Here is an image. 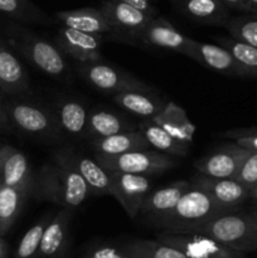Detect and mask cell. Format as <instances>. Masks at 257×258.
I'll use <instances>...</instances> for the list:
<instances>
[{"label":"cell","instance_id":"24","mask_svg":"<svg viewBox=\"0 0 257 258\" xmlns=\"http://www.w3.org/2000/svg\"><path fill=\"white\" fill-rule=\"evenodd\" d=\"M91 146L95 154H103V155H118L128 151L151 149L144 134L139 128L123 131L107 138L93 139L91 141Z\"/></svg>","mask_w":257,"mask_h":258},{"label":"cell","instance_id":"42","mask_svg":"<svg viewBox=\"0 0 257 258\" xmlns=\"http://www.w3.org/2000/svg\"><path fill=\"white\" fill-rule=\"evenodd\" d=\"M8 254V246L3 239V236H0V258H7Z\"/></svg>","mask_w":257,"mask_h":258},{"label":"cell","instance_id":"45","mask_svg":"<svg viewBox=\"0 0 257 258\" xmlns=\"http://www.w3.org/2000/svg\"><path fill=\"white\" fill-rule=\"evenodd\" d=\"M171 3H173L174 5H176V4H179V3H183V2H185V0H170Z\"/></svg>","mask_w":257,"mask_h":258},{"label":"cell","instance_id":"8","mask_svg":"<svg viewBox=\"0 0 257 258\" xmlns=\"http://www.w3.org/2000/svg\"><path fill=\"white\" fill-rule=\"evenodd\" d=\"M156 239L179 249L189 258H246L242 252L229 248L206 234L163 232Z\"/></svg>","mask_w":257,"mask_h":258},{"label":"cell","instance_id":"22","mask_svg":"<svg viewBox=\"0 0 257 258\" xmlns=\"http://www.w3.org/2000/svg\"><path fill=\"white\" fill-rule=\"evenodd\" d=\"M150 120L168 131L180 143L189 146L193 143L196 126L188 117L185 110L173 101L166 102L165 107Z\"/></svg>","mask_w":257,"mask_h":258},{"label":"cell","instance_id":"27","mask_svg":"<svg viewBox=\"0 0 257 258\" xmlns=\"http://www.w3.org/2000/svg\"><path fill=\"white\" fill-rule=\"evenodd\" d=\"M57 117L60 130L73 138H82L87 134L88 112L77 100L65 98L57 102Z\"/></svg>","mask_w":257,"mask_h":258},{"label":"cell","instance_id":"41","mask_svg":"<svg viewBox=\"0 0 257 258\" xmlns=\"http://www.w3.org/2000/svg\"><path fill=\"white\" fill-rule=\"evenodd\" d=\"M10 126L9 118H8L7 108H5V102L0 98V128H7Z\"/></svg>","mask_w":257,"mask_h":258},{"label":"cell","instance_id":"11","mask_svg":"<svg viewBox=\"0 0 257 258\" xmlns=\"http://www.w3.org/2000/svg\"><path fill=\"white\" fill-rule=\"evenodd\" d=\"M103 40V34H92L62 27L55 35L54 44L63 54L78 63H90L103 60L101 54Z\"/></svg>","mask_w":257,"mask_h":258},{"label":"cell","instance_id":"44","mask_svg":"<svg viewBox=\"0 0 257 258\" xmlns=\"http://www.w3.org/2000/svg\"><path fill=\"white\" fill-rule=\"evenodd\" d=\"M248 3L252 5V8H253L254 14H257V0H248Z\"/></svg>","mask_w":257,"mask_h":258},{"label":"cell","instance_id":"38","mask_svg":"<svg viewBox=\"0 0 257 258\" xmlns=\"http://www.w3.org/2000/svg\"><path fill=\"white\" fill-rule=\"evenodd\" d=\"M229 9L237 10L239 13H254L253 8L249 4L248 0H221Z\"/></svg>","mask_w":257,"mask_h":258},{"label":"cell","instance_id":"20","mask_svg":"<svg viewBox=\"0 0 257 258\" xmlns=\"http://www.w3.org/2000/svg\"><path fill=\"white\" fill-rule=\"evenodd\" d=\"M29 91V78L17 55L0 38V92L20 95Z\"/></svg>","mask_w":257,"mask_h":258},{"label":"cell","instance_id":"43","mask_svg":"<svg viewBox=\"0 0 257 258\" xmlns=\"http://www.w3.org/2000/svg\"><path fill=\"white\" fill-rule=\"evenodd\" d=\"M249 199L254 201V203L257 202V183L254 184L251 188V190H249Z\"/></svg>","mask_w":257,"mask_h":258},{"label":"cell","instance_id":"47","mask_svg":"<svg viewBox=\"0 0 257 258\" xmlns=\"http://www.w3.org/2000/svg\"><path fill=\"white\" fill-rule=\"evenodd\" d=\"M253 214H254V217H256V218H257V211H254Z\"/></svg>","mask_w":257,"mask_h":258},{"label":"cell","instance_id":"12","mask_svg":"<svg viewBox=\"0 0 257 258\" xmlns=\"http://www.w3.org/2000/svg\"><path fill=\"white\" fill-rule=\"evenodd\" d=\"M110 20L113 28L112 34L127 39H140L141 33L149 24L153 15L118 0H105L100 8Z\"/></svg>","mask_w":257,"mask_h":258},{"label":"cell","instance_id":"26","mask_svg":"<svg viewBox=\"0 0 257 258\" xmlns=\"http://www.w3.org/2000/svg\"><path fill=\"white\" fill-rule=\"evenodd\" d=\"M32 191L30 188L0 185V236L10 231Z\"/></svg>","mask_w":257,"mask_h":258},{"label":"cell","instance_id":"15","mask_svg":"<svg viewBox=\"0 0 257 258\" xmlns=\"http://www.w3.org/2000/svg\"><path fill=\"white\" fill-rule=\"evenodd\" d=\"M191 185L208 193L217 203L232 211L249 199V188L236 179H219L198 173L190 181Z\"/></svg>","mask_w":257,"mask_h":258},{"label":"cell","instance_id":"3","mask_svg":"<svg viewBox=\"0 0 257 258\" xmlns=\"http://www.w3.org/2000/svg\"><path fill=\"white\" fill-rule=\"evenodd\" d=\"M7 32L13 47L33 67L54 78L67 73L68 63L57 45L20 25H9Z\"/></svg>","mask_w":257,"mask_h":258},{"label":"cell","instance_id":"14","mask_svg":"<svg viewBox=\"0 0 257 258\" xmlns=\"http://www.w3.org/2000/svg\"><path fill=\"white\" fill-rule=\"evenodd\" d=\"M139 40L146 45L173 50L186 57L190 55L191 43H193L191 38L184 35L180 30L176 29L169 20L163 17H154L141 33Z\"/></svg>","mask_w":257,"mask_h":258},{"label":"cell","instance_id":"9","mask_svg":"<svg viewBox=\"0 0 257 258\" xmlns=\"http://www.w3.org/2000/svg\"><path fill=\"white\" fill-rule=\"evenodd\" d=\"M112 189L111 197L116 199L125 209L126 214L131 219H135L140 213L144 201L153 190L149 175L143 174L121 173V171H110Z\"/></svg>","mask_w":257,"mask_h":258},{"label":"cell","instance_id":"28","mask_svg":"<svg viewBox=\"0 0 257 258\" xmlns=\"http://www.w3.org/2000/svg\"><path fill=\"white\" fill-rule=\"evenodd\" d=\"M139 130L144 134L149 145L154 150L168 154L171 156H185L189 153L190 146L180 143L170 135L168 131L156 125L150 118H145L139 123Z\"/></svg>","mask_w":257,"mask_h":258},{"label":"cell","instance_id":"25","mask_svg":"<svg viewBox=\"0 0 257 258\" xmlns=\"http://www.w3.org/2000/svg\"><path fill=\"white\" fill-rule=\"evenodd\" d=\"M113 102L133 115L144 118H151L158 115L166 102L161 100L155 92L146 91H126L116 93L112 97Z\"/></svg>","mask_w":257,"mask_h":258},{"label":"cell","instance_id":"39","mask_svg":"<svg viewBox=\"0 0 257 258\" xmlns=\"http://www.w3.org/2000/svg\"><path fill=\"white\" fill-rule=\"evenodd\" d=\"M251 135H257V126H252V127H243V128H234V130L228 131L226 133V136L231 139H239L243 138V136H251Z\"/></svg>","mask_w":257,"mask_h":258},{"label":"cell","instance_id":"29","mask_svg":"<svg viewBox=\"0 0 257 258\" xmlns=\"http://www.w3.org/2000/svg\"><path fill=\"white\" fill-rule=\"evenodd\" d=\"M134 130L123 117L105 110H93L88 113L87 134L93 139L107 138L123 131Z\"/></svg>","mask_w":257,"mask_h":258},{"label":"cell","instance_id":"37","mask_svg":"<svg viewBox=\"0 0 257 258\" xmlns=\"http://www.w3.org/2000/svg\"><path fill=\"white\" fill-rule=\"evenodd\" d=\"M118 2L133 5V7L143 10L144 13H148V14L153 15V17H156V8L154 5L153 0H118Z\"/></svg>","mask_w":257,"mask_h":258},{"label":"cell","instance_id":"10","mask_svg":"<svg viewBox=\"0 0 257 258\" xmlns=\"http://www.w3.org/2000/svg\"><path fill=\"white\" fill-rule=\"evenodd\" d=\"M54 161L62 163L77 171L93 196H111V173L97 163L96 159L82 155L72 149H62L54 154Z\"/></svg>","mask_w":257,"mask_h":258},{"label":"cell","instance_id":"32","mask_svg":"<svg viewBox=\"0 0 257 258\" xmlns=\"http://www.w3.org/2000/svg\"><path fill=\"white\" fill-rule=\"evenodd\" d=\"M224 28L231 38L257 48V14L242 13L231 17Z\"/></svg>","mask_w":257,"mask_h":258},{"label":"cell","instance_id":"18","mask_svg":"<svg viewBox=\"0 0 257 258\" xmlns=\"http://www.w3.org/2000/svg\"><path fill=\"white\" fill-rule=\"evenodd\" d=\"M189 58L221 75L244 77L243 71L236 62L233 55L219 44H211V43H203L193 39Z\"/></svg>","mask_w":257,"mask_h":258},{"label":"cell","instance_id":"31","mask_svg":"<svg viewBox=\"0 0 257 258\" xmlns=\"http://www.w3.org/2000/svg\"><path fill=\"white\" fill-rule=\"evenodd\" d=\"M219 45L226 48L241 70L243 71L244 77L257 78V48L246 43L238 42L231 37H219Z\"/></svg>","mask_w":257,"mask_h":258},{"label":"cell","instance_id":"16","mask_svg":"<svg viewBox=\"0 0 257 258\" xmlns=\"http://www.w3.org/2000/svg\"><path fill=\"white\" fill-rule=\"evenodd\" d=\"M190 185L189 180H179L156 190H151L144 201L140 213L156 226L174 211L179 199Z\"/></svg>","mask_w":257,"mask_h":258},{"label":"cell","instance_id":"2","mask_svg":"<svg viewBox=\"0 0 257 258\" xmlns=\"http://www.w3.org/2000/svg\"><path fill=\"white\" fill-rule=\"evenodd\" d=\"M231 212L236 211L221 206L208 193L190 185L179 199L174 211L156 227L170 233H194L207 222Z\"/></svg>","mask_w":257,"mask_h":258},{"label":"cell","instance_id":"5","mask_svg":"<svg viewBox=\"0 0 257 258\" xmlns=\"http://www.w3.org/2000/svg\"><path fill=\"white\" fill-rule=\"evenodd\" d=\"M95 159L108 171L143 174L149 176L170 170L175 165V161L171 155L160 153L154 149L134 150L118 155L95 154Z\"/></svg>","mask_w":257,"mask_h":258},{"label":"cell","instance_id":"34","mask_svg":"<svg viewBox=\"0 0 257 258\" xmlns=\"http://www.w3.org/2000/svg\"><path fill=\"white\" fill-rule=\"evenodd\" d=\"M49 219L50 218L45 217V218L40 219L39 222H37L34 226L30 227V228L28 229L27 233L23 236L22 241L19 242V246H18L17 252H15V258L38 257V252H39L43 232H44Z\"/></svg>","mask_w":257,"mask_h":258},{"label":"cell","instance_id":"35","mask_svg":"<svg viewBox=\"0 0 257 258\" xmlns=\"http://www.w3.org/2000/svg\"><path fill=\"white\" fill-rule=\"evenodd\" d=\"M234 179L248 186L249 190H251L252 186L257 183V153L251 151V154L243 161Z\"/></svg>","mask_w":257,"mask_h":258},{"label":"cell","instance_id":"21","mask_svg":"<svg viewBox=\"0 0 257 258\" xmlns=\"http://www.w3.org/2000/svg\"><path fill=\"white\" fill-rule=\"evenodd\" d=\"M63 27L92 34H112L113 28L101 9L86 7L75 10H63L55 14Z\"/></svg>","mask_w":257,"mask_h":258},{"label":"cell","instance_id":"36","mask_svg":"<svg viewBox=\"0 0 257 258\" xmlns=\"http://www.w3.org/2000/svg\"><path fill=\"white\" fill-rule=\"evenodd\" d=\"M85 258H131L126 253L125 249L121 247L108 246V244H101V246L92 247L86 252Z\"/></svg>","mask_w":257,"mask_h":258},{"label":"cell","instance_id":"17","mask_svg":"<svg viewBox=\"0 0 257 258\" xmlns=\"http://www.w3.org/2000/svg\"><path fill=\"white\" fill-rule=\"evenodd\" d=\"M33 183L34 176L27 156L14 146H0V185L33 190Z\"/></svg>","mask_w":257,"mask_h":258},{"label":"cell","instance_id":"23","mask_svg":"<svg viewBox=\"0 0 257 258\" xmlns=\"http://www.w3.org/2000/svg\"><path fill=\"white\" fill-rule=\"evenodd\" d=\"M175 7L181 14L202 24L224 27L231 18L229 8L221 0H185Z\"/></svg>","mask_w":257,"mask_h":258},{"label":"cell","instance_id":"19","mask_svg":"<svg viewBox=\"0 0 257 258\" xmlns=\"http://www.w3.org/2000/svg\"><path fill=\"white\" fill-rule=\"evenodd\" d=\"M72 216L73 211L62 208L49 219L43 232L38 258H59L63 256L67 248Z\"/></svg>","mask_w":257,"mask_h":258},{"label":"cell","instance_id":"1","mask_svg":"<svg viewBox=\"0 0 257 258\" xmlns=\"http://www.w3.org/2000/svg\"><path fill=\"white\" fill-rule=\"evenodd\" d=\"M32 194L60 208L75 211L85 203L91 193L77 171L53 160V163L44 164L34 176Z\"/></svg>","mask_w":257,"mask_h":258},{"label":"cell","instance_id":"33","mask_svg":"<svg viewBox=\"0 0 257 258\" xmlns=\"http://www.w3.org/2000/svg\"><path fill=\"white\" fill-rule=\"evenodd\" d=\"M0 13L24 23H44V13L29 0H0Z\"/></svg>","mask_w":257,"mask_h":258},{"label":"cell","instance_id":"13","mask_svg":"<svg viewBox=\"0 0 257 258\" xmlns=\"http://www.w3.org/2000/svg\"><path fill=\"white\" fill-rule=\"evenodd\" d=\"M251 151L237 143L228 144L194 163L197 171L212 178L234 179Z\"/></svg>","mask_w":257,"mask_h":258},{"label":"cell","instance_id":"30","mask_svg":"<svg viewBox=\"0 0 257 258\" xmlns=\"http://www.w3.org/2000/svg\"><path fill=\"white\" fill-rule=\"evenodd\" d=\"M122 248L131 258H189L179 249L158 239H135Z\"/></svg>","mask_w":257,"mask_h":258},{"label":"cell","instance_id":"7","mask_svg":"<svg viewBox=\"0 0 257 258\" xmlns=\"http://www.w3.org/2000/svg\"><path fill=\"white\" fill-rule=\"evenodd\" d=\"M10 125L37 138H57L60 134L57 117L47 108L28 101L5 102Z\"/></svg>","mask_w":257,"mask_h":258},{"label":"cell","instance_id":"4","mask_svg":"<svg viewBox=\"0 0 257 258\" xmlns=\"http://www.w3.org/2000/svg\"><path fill=\"white\" fill-rule=\"evenodd\" d=\"M194 233L212 237L242 253L257 251V218L253 213L236 211L222 214L204 223Z\"/></svg>","mask_w":257,"mask_h":258},{"label":"cell","instance_id":"40","mask_svg":"<svg viewBox=\"0 0 257 258\" xmlns=\"http://www.w3.org/2000/svg\"><path fill=\"white\" fill-rule=\"evenodd\" d=\"M236 143L241 145L242 148L252 151V153H257V135L243 136V138L236 139Z\"/></svg>","mask_w":257,"mask_h":258},{"label":"cell","instance_id":"6","mask_svg":"<svg viewBox=\"0 0 257 258\" xmlns=\"http://www.w3.org/2000/svg\"><path fill=\"white\" fill-rule=\"evenodd\" d=\"M78 73L81 77L92 86L96 90L103 93L126 92V91H146V92H155L153 87L146 85L139 78L128 75L125 71L107 64L103 60L90 63H80Z\"/></svg>","mask_w":257,"mask_h":258},{"label":"cell","instance_id":"46","mask_svg":"<svg viewBox=\"0 0 257 258\" xmlns=\"http://www.w3.org/2000/svg\"><path fill=\"white\" fill-rule=\"evenodd\" d=\"M254 211H257V202L254 203Z\"/></svg>","mask_w":257,"mask_h":258}]
</instances>
